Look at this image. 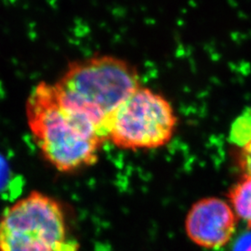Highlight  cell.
Returning <instances> with one entry per match:
<instances>
[{"label": "cell", "instance_id": "1", "mask_svg": "<svg viewBox=\"0 0 251 251\" xmlns=\"http://www.w3.org/2000/svg\"><path fill=\"white\" fill-rule=\"evenodd\" d=\"M25 115L39 152L56 171L73 173L99 160L106 142L101 129L66 102L53 83L36 85L27 98Z\"/></svg>", "mask_w": 251, "mask_h": 251}, {"label": "cell", "instance_id": "2", "mask_svg": "<svg viewBox=\"0 0 251 251\" xmlns=\"http://www.w3.org/2000/svg\"><path fill=\"white\" fill-rule=\"evenodd\" d=\"M53 84L60 96L90 117L104 137L103 126L110 114L142 86L132 63L109 54L74 61Z\"/></svg>", "mask_w": 251, "mask_h": 251}, {"label": "cell", "instance_id": "3", "mask_svg": "<svg viewBox=\"0 0 251 251\" xmlns=\"http://www.w3.org/2000/svg\"><path fill=\"white\" fill-rule=\"evenodd\" d=\"M63 204L33 191L0 216V251H78Z\"/></svg>", "mask_w": 251, "mask_h": 251}, {"label": "cell", "instance_id": "4", "mask_svg": "<svg viewBox=\"0 0 251 251\" xmlns=\"http://www.w3.org/2000/svg\"><path fill=\"white\" fill-rule=\"evenodd\" d=\"M178 117L171 101L150 88L139 87L107 117L106 141L127 151L152 150L172 140Z\"/></svg>", "mask_w": 251, "mask_h": 251}, {"label": "cell", "instance_id": "5", "mask_svg": "<svg viewBox=\"0 0 251 251\" xmlns=\"http://www.w3.org/2000/svg\"><path fill=\"white\" fill-rule=\"evenodd\" d=\"M237 220L233 208L224 199L201 198L189 209L184 223L185 233L200 248H223L232 240Z\"/></svg>", "mask_w": 251, "mask_h": 251}, {"label": "cell", "instance_id": "6", "mask_svg": "<svg viewBox=\"0 0 251 251\" xmlns=\"http://www.w3.org/2000/svg\"><path fill=\"white\" fill-rule=\"evenodd\" d=\"M229 141L235 149V157L242 175L251 176V106L246 108L233 121Z\"/></svg>", "mask_w": 251, "mask_h": 251}, {"label": "cell", "instance_id": "7", "mask_svg": "<svg viewBox=\"0 0 251 251\" xmlns=\"http://www.w3.org/2000/svg\"><path fill=\"white\" fill-rule=\"evenodd\" d=\"M227 198L237 219L251 230V176L242 175L229 189Z\"/></svg>", "mask_w": 251, "mask_h": 251}, {"label": "cell", "instance_id": "8", "mask_svg": "<svg viewBox=\"0 0 251 251\" xmlns=\"http://www.w3.org/2000/svg\"><path fill=\"white\" fill-rule=\"evenodd\" d=\"M9 169L4 157L0 154V192L6 187L9 181Z\"/></svg>", "mask_w": 251, "mask_h": 251}, {"label": "cell", "instance_id": "9", "mask_svg": "<svg viewBox=\"0 0 251 251\" xmlns=\"http://www.w3.org/2000/svg\"><path fill=\"white\" fill-rule=\"evenodd\" d=\"M233 251H251V232L246 233L238 238Z\"/></svg>", "mask_w": 251, "mask_h": 251}]
</instances>
